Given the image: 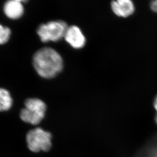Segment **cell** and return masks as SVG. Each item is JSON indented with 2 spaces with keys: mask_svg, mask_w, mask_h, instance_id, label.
<instances>
[{
  "mask_svg": "<svg viewBox=\"0 0 157 157\" xmlns=\"http://www.w3.org/2000/svg\"><path fill=\"white\" fill-rule=\"evenodd\" d=\"M33 64L38 74L45 78L55 77L63 68L62 57L51 47H43L37 50L33 56Z\"/></svg>",
  "mask_w": 157,
  "mask_h": 157,
  "instance_id": "6da1fadb",
  "label": "cell"
},
{
  "mask_svg": "<svg viewBox=\"0 0 157 157\" xmlns=\"http://www.w3.org/2000/svg\"><path fill=\"white\" fill-rule=\"evenodd\" d=\"M68 26L64 21H52L42 24L37 28V33L43 42H57L64 38Z\"/></svg>",
  "mask_w": 157,
  "mask_h": 157,
  "instance_id": "7a4b0ae2",
  "label": "cell"
},
{
  "mask_svg": "<svg viewBox=\"0 0 157 157\" xmlns=\"http://www.w3.org/2000/svg\"><path fill=\"white\" fill-rule=\"evenodd\" d=\"M46 110L43 101L36 98L28 99L25 102V108L21 110L20 117L26 123L36 125L44 119Z\"/></svg>",
  "mask_w": 157,
  "mask_h": 157,
  "instance_id": "3957f363",
  "label": "cell"
},
{
  "mask_svg": "<svg viewBox=\"0 0 157 157\" xmlns=\"http://www.w3.org/2000/svg\"><path fill=\"white\" fill-rule=\"evenodd\" d=\"M26 140L29 150L35 153L48 151L52 144L51 134L39 127L30 131Z\"/></svg>",
  "mask_w": 157,
  "mask_h": 157,
  "instance_id": "277c9868",
  "label": "cell"
},
{
  "mask_svg": "<svg viewBox=\"0 0 157 157\" xmlns=\"http://www.w3.org/2000/svg\"><path fill=\"white\" fill-rule=\"evenodd\" d=\"M64 38L70 46L75 49H80L85 46L86 39L80 29L76 26L67 28Z\"/></svg>",
  "mask_w": 157,
  "mask_h": 157,
  "instance_id": "5b68a950",
  "label": "cell"
},
{
  "mask_svg": "<svg viewBox=\"0 0 157 157\" xmlns=\"http://www.w3.org/2000/svg\"><path fill=\"white\" fill-rule=\"evenodd\" d=\"M3 11L7 18L17 20L24 15L25 8L23 4L21 2L15 0H7L3 6Z\"/></svg>",
  "mask_w": 157,
  "mask_h": 157,
  "instance_id": "8992f818",
  "label": "cell"
},
{
  "mask_svg": "<svg viewBox=\"0 0 157 157\" xmlns=\"http://www.w3.org/2000/svg\"><path fill=\"white\" fill-rule=\"evenodd\" d=\"M111 8L118 16L127 18L134 11V6L131 0H114L111 3Z\"/></svg>",
  "mask_w": 157,
  "mask_h": 157,
  "instance_id": "52a82bcc",
  "label": "cell"
},
{
  "mask_svg": "<svg viewBox=\"0 0 157 157\" xmlns=\"http://www.w3.org/2000/svg\"><path fill=\"white\" fill-rule=\"evenodd\" d=\"M13 100L9 91L0 88V112L7 111L12 107Z\"/></svg>",
  "mask_w": 157,
  "mask_h": 157,
  "instance_id": "ba28073f",
  "label": "cell"
},
{
  "mask_svg": "<svg viewBox=\"0 0 157 157\" xmlns=\"http://www.w3.org/2000/svg\"><path fill=\"white\" fill-rule=\"evenodd\" d=\"M11 31L8 27L0 24V45H4L10 38Z\"/></svg>",
  "mask_w": 157,
  "mask_h": 157,
  "instance_id": "9c48e42d",
  "label": "cell"
},
{
  "mask_svg": "<svg viewBox=\"0 0 157 157\" xmlns=\"http://www.w3.org/2000/svg\"><path fill=\"white\" fill-rule=\"evenodd\" d=\"M151 8L154 12L157 13V0H152L151 3Z\"/></svg>",
  "mask_w": 157,
  "mask_h": 157,
  "instance_id": "30bf717a",
  "label": "cell"
},
{
  "mask_svg": "<svg viewBox=\"0 0 157 157\" xmlns=\"http://www.w3.org/2000/svg\"><path fill=\"white\" fill-rule=\"evenodd\" d=\"M154 107L155 110L157 111V115H156V118H155V121H156V123L157 124V96H156L154 101Z\"/></svg>",
  "mask_w": 157,
  "mask_h": 157,
  "instance_id": "8fae6325",
  "label": "cell"
},
{
  "mask_svg": "<svg viewBox=\"0 0 157 157\" xmlns=\"http://www.w3.org/2000/svg\"><path fill=\"white\" fill-rule=\"evenodd\" d=\"M16 1L19 2H21V3H25L26 2L28 1V0H15Z\"/></svg>",
  "mask_w": 157,
  "mask_h": 157,
  "instance_id": "7c38bea8",
  "label": "cell"
}]
</instances>
